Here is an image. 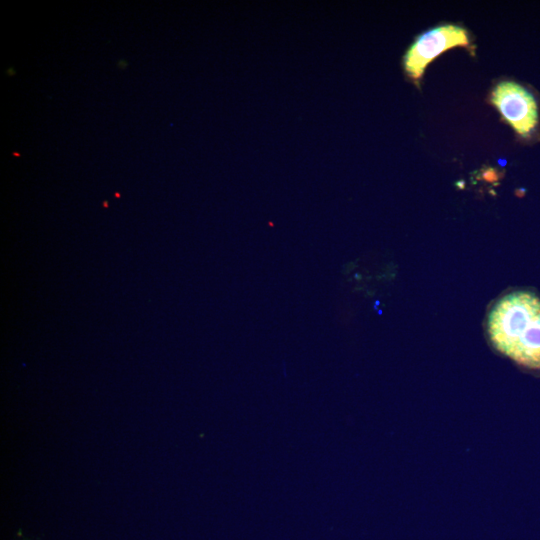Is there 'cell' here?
<instances>
[{
	"mask_svg": "<svg viewBox=\"0 0 540 540\" xmlns=\"http://www.w3.org/2000/svg\"><path fill=\"white\" fill-rule=\"evenodd\" d=\"M483 332L490 348L521 370L540 376V293L512 287L487 306Z\"/></svg>",
	"mask_w": 540,
	"mask_h": 540,
	"instance_id": "cell-1",
	"label": "cell"
},
{
	"mask_svg": "<svg viewBox=\"0 0 540 540\" xmlns=\"http://www.w3.org/2000/svg\"><path fill=\"white\" fill-rule=\"evenodd\" d=\"M467 31L456 25H442L421 34L406 51L403 67L409 78L418 81L429 62L445 50L456 47H469Z\"/></svg>",
	"mask_w": 540,
	"mask_h": 540,
	"instance_id": "cell-2",
	"label": "cell"
},
{
	"mask_svg": "<svg viewBox=\"0 0 540 540\" xmlns=\"http://www.w3.org/2000/svg\"><path fill=\"white\" fill-rule=\"evenodd\" d=\"M491 102L520 136L528 137L535 129L538 123L537 104L524 87L503 81L493 89Z\"/></svg>",
	"mask_w": 540,
	"mask_h": 540,
	"instance_id": "cell-3",
	"label": "cell"
},
{
	"mask_svg": "<svg viewBox=\"0 0 540 540\" xmlns=\"http://www.w3.org/2000/svg\"><path fill=\"white\" fill-rule=\"evenodd\" d=\"M498 163H500L501 166H504V165L506 164V161H505V160L499 159V160H498Z\"/></svg>",
	"mask_w": 540,
	"mask_h": 540,
	"instance_id": "cell-4",
	"label": "cell"
}]
</instances>
